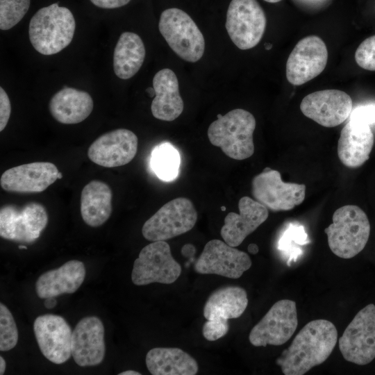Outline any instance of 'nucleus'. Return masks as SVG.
I'll return each mask as SVG.
<instances>
[{
	"label": "nucleus",
	"instance_id": "nucleus-27",
	"mask_svg": "<svg viewBox=\"0 0 375 375\" xmlns=\"http://www.w3.org/2000/svg\"><path fill=\"white\" fill-rule=\"evenodd\" d=\"M146 365L153 375H195L196 360L179 348L156 347L148 351Z\"/></svg>",
	"mask_w": 375,
	"mask_h": 375
},
{
	"label": "nucleus",
	"instance_id": "nucleus-3",
	"mask_svg": "<svg viewBox=\"0 0 375 375\" xmlns=\"http://www.w3.org/2000/svg\"><path fill=\"white\" fill-rule=\"evenodd\" d=\"M256 124L251 112L242 108L233 109L224 115H217V119L208 128V138L228 157L244 160L254 153L253 135Z\"/></svg>",
	"mask_w": 375,
	"mask_h": 375
},
{
	"label": "nucleus",
	"instance_id": "nucleus-11",
	"mask_svg": "<svg viewBox=\"0 0 375 375\" xmlns=\"http://www.w3.org/2000/svg\"><path fill=\"white\" fill-rule=\"evenodd\" d=\"M47 223V212L43 205L37 202L22 206L5 205L0 210V235L8 240L33 242Z\"/></svg>",
	"mask_w": 375,
	"mask_h": 375
},
{
	"label": "nucleus",
	"instance_id": "nucleus-33",
	"mask_svg": "<svg viewBox=\"0 0 375 375\" xmlns=\"http://www.w3.org/2000/svg\"><path fill=\"white\" fill-rule=\"evenodd\" d=\"M350 119L368 125L375 124V104L360 106L356 108L350 114Z\"/></svg>",
	"mask_w": 375,
	"mask_h": 375
},
{
	"label": "nucleus",
	"instance_id": "nucleus-29",
	"mask_svg": "<svg viewBox=\"0 0 375 375\" xmlns=\"http://www.w3.org/2000/svg\"><path fill=\"white\" fill-rule=\"evenodd\" d=\"M180 165L177 150L169 144L156 147L152 152L151 166L161 180L169 181L176 178Z\"/></svg>",
	"mask_w": 375,
	"mask_h": 375
},
{
	"label": "nucleus",
	"instance_id": "nucleus-15",
	"mask_svg": "<svg viewBox=\"0 0 375 375\" xmlns=\"http://www.w3.org/2000/svg\"><path fill=\"white\" fill-rule=\"evenodd\" d=\"M328 51L324 42L317 35L300 40L286 63V78L294 85H301L319 75L325 69Z\"/></svg>",
	"mask_w": 375,
	"mask_h": 375
},
{
	"label": "nucleus",
	"instance_id": "nucleus-42",
	"mask_svg": "<svg viewBox=\"0 0 375 375\" xmlns=\"http://www.w3.org/2000/svg\"><path fill=\"white\" fill-rule=\"evenodd\" d=\"M264 1L269 3H277V2L281 1V0H264Z\"/></svg>",
	"mask_w": 375,
	"mask_h": 375
},
{
	"label": "nucleus",
	"instance_id": "nucleus-21",
	"mask_svg": "<svg viewBox=\"0 0 375 375\" xmlns=\"http://www.w3.org/2000/svg\"><path fill=\"white\" fill-rule=\"evenodd\" d=\"M240 213L228 212L224 218L220 234L224 241L231 247H238L255 231L269 215L267 208L249 197L238 202Z\"/></svg>",
	"mask_w": 375,
	"mask_h": 375
},
{
	"label": "nucleus",
	"instance_id": "nucleus-31",
	"mask_svg": "<svg viewBox=\"0 0 375 375\" xmlns=\"http://www.w3.org/2000/svg\"><path fill=\"white\" fill-rule=\"evenodd\" d=\"M18 341V330L15 322L8 308L0 303V350L9 351L13 349Z\"/></svg>",
	"mask_w": 375,
	"mask_h": 375
},
{
	"label": "nucleus",
	"instance_id": "nucleus-18",
	"mask_svg": "<svg viewBox=\"0 0 375 375\" xmlns=\"http://www.w3.org/2000/svg\"><path fill=\"white\" fill-rule=\"evenodd\" d=\"M33 329L40 349L47 359L62 364L70 358L72 331L63 317L53 314L38 316Z\"/></svg>",
	"mask_w": 375,
	"mask_h": 375
},
{
	"label": "nucleus",
	"instance_id": "nucleus-23",
	"mask_svg": "<svg viewBox=\"0 0 375 375\" xmlns=\"http://www.w3.org/2000/svg\"><path fill=\"white\" fill-rule=\"evenodd\" d=\"M153 88L156 94L151 105L153 116L167 122L178 118L183 112L184 103L176 74L170 69H160L153 76Z\"/></svg>",
	"mask_w": 375,
	"mask_h": 375
},
{
	"label": "nucleus",
	"instance_id": "nucleus-9",
	"mask_svg": "<svg viewBox=\"0 0 375 375\" xmlns=\"http://www.w3.org/2000/svg\"><path fill=\"white\" fill-rule=\"evenodd\" d=\"M267 24L266 16L256 0H232L228 6L226 28L234 44L242 50L256 47Z\"/></svg>",
	"mask_w": 375,
	"mask_h": 375
},
{
	"label": "nucleus",
	"instance_id": "nucleus-34",
	"mask_svg": "<svg viewBox=\"0 0 375 375\" xmlns=\"http://www.w3.org/2000/svg\"><path fill=\"white\" fill-rule=\"evenodd\" d=\"M11 112V105L9 97L3 89L0 88V131L6 126Z\"/></svg>",
	"mask_w": 375,
	"mask_h": 375
},
{
	"label": "nucleus",
	"instance_id": "nucleus-43",
	"mask_svg": "<svg viewBox=\"0 0 375 375\" xmlns=\"http://www.w3.org/2000/svg\"><path fill=\"white\" fill-rule=\"evenodd\" d=\"M265 48H266V49H267V50H268V49H270L272 48V44H266V45H265Z\"/></svg>",
	"mask_w": 375,
	"mask_h": 375
},
{
	"label": "nucleus",
	"instance_id": "nucleus-22",
	"mask_svg": "<svg viewBox=\"0 0 375 375\" xmlns=\"http://www.w3.org/2000/svg\"><path fill=\"white\" fill-rule=\"evenodd\" d=\"M374 140L369 125L350 119L342 128L338 142L340 160L349 168L360 167L369 159Z\"/></svg>",
	"mask_w": 375,
	"mask_h": 375
},
{
	"label": "nucleus",
	"instance_id": "nucleus-16",
	"mask_svg": "<svg viewBox=\"0 0 375 375\" xmlns=\"http://www.w3.org/2000/svg\"><path fill=\"white\" fill-rule=\"evenodd\" d=\"M353 102L350 96L339 90L312 92L301 102L300 109L307 117L325 127H335L350 115Z\"/></svg>",
	"mask_w": 375,
	"mask_h": 375
},
{
	"label": "nucleus",
	"instance_id": "nucleus-12",
	"mask_svg": "<svg viewBox=\"0 0 375 375\" xmlns=\"http://www.w3.org/2000/svg\"><path fill=\"white\" fill-rule=\"evenodd\" d=\"M255 200L272 211H287L301 204L306 185L282 181L278 171L267 167L255 176L251 183Z\"/></svg>",
	"mask_w": 375,
	"mask_h": 375
},
{
	"label": "nucleus",
	"instance_id": "nucleus-25",
	"mask_svg": "<svg viewBox=\"0 0 375 375\" xmlns=\"http://www.w3.org/2000/svg\"><path fill=\"white\" fill-rule=\"evenodd\" d=\"M93 100L89 93L65 87L57 92L49 104L52 117L64 124H75L84 121L93 110Z\"/></svg>",
	"mask_w": 375,
	"mask_h": 375
},
{
	"label": "nucleus",
	"instance_id": "nucleus-19",
	"mask_svg": "<svg viewBox=\"0 0 375 375\" xmlns=\"http://www.w3.org/2000/svg\"><path fill=\"white\" fill-rule=\"evenodd\" d=\"M58 169L49 162H34L6 170L1 187L10 192L38 193L45 190L58 179Z\"/></svg>",
	"mask_w": 375,
	"mask_h": 375
},
{
	"label": "nucleus",
	"instance_id": "nucleus-30",
	"mask_svg": "<svg viewBox=\"0 0 375 375\" xmlns=\"http://www.w3.org/2000/svg\"><path fill=\"white\" fill-rule=\"evenodd\" d=\"M31 0H0V28L10 29L26 15Z\"/></svg>",
	"mask_w": 375,
	"mask_h": 375
},
{
	"label": "nucleus",
	"instance_id": "nucleus-41",
	"mask_svg": "<svg viewBox=\"0 0 375 375\" xmlns=\"http://www.w3.org/2000/svg\"><path fill=\"white\" fill-rule=\"evenodd\" d=\"M147 92H148V94H149V96L151 97H154L156 94H155V91H154V89L153 88H148L147 90Z\"/></svg>",
	"mask_w": 375,
	"mask_h": 375
},
{
	"label": "nucleus",
	"instance_id": "nucleus-32",
	"mask_svg": "<svg viewBox=\"0 0 375 375\" xmlns=\"http://www.w3.org/2000/svg\"><path fill=\"white\" fill-rule=\"evenodd\" d=\"M355 60L362 69L375 71V35L360 43L356 51Z\"/></svg>",
	"mask_w": 375,
	"mask_h": 375
},
{
	"label": "nucleus",
	"instance_id": "nucleus-1",
	"mask_svg": "<svg viewBox=\"0 0 375 375\" xmlns=\"http://www.w3.org/2000/svg\"><path fill=\"white\" fill-rule=\"evenodd\" d=\"M338 342L335 326L326 319L307 323L276 359L285 375H302L325 362Z\"/></svg>",
	"mask_w": 375,
	"mask_h": 375
},
{
	"label": "nucleus",
	"instance_id": "nucleus-2",
	"mask_svg": "<svg viewBox=\"0 0 375 375\" xmlns=\"http://www.w3.org/2000/svg\"><path fill=\"white\" fill-rule=\"evenodd\" d=\"M76 22L72 12L57 3L38 10L31 19L29 40L42 55L56 54L72 42Z\"/></svg>",
	"mask_w": 375,
	"mask_h": 375
},
{
	"label": "nucleus",
	"instance_id": "nucleus-40",
	"mask_svg": "<svg viewBox=\"0 0 375 375\" xmlns=\"http://www.w3.org/2000/svg\"><path fill=\"white\" fill-rule=\"evenodd\" d=\"M141 374L134 370H126L119 374V375H140Z\"/></svg>",
	"mask_w": 375,
	"mask_h": 375
},
{
	"label": "nucleus",
	"instance_id": "nucleus-5",
	"mask_svg": "<svg viewBox=\"0 0 375 375\" xmlns=\"http://www.w3.org/2000/svg\"><path fill=\"white\" fill-rule=\"evenodd\" d=\"M158 28L172 51L181 59L195 62L205 51V40L190 16L177 8L165 10L160 15Z\"/></svg>",
	"mask_w": 375,
	"mask_h": 375
},
{
	"label": "nucleus",
	"instance_id": "nucleus-35",
	"mask_svg": "<svg viewBox=\"0 0 375 375\" xmlns=\"http://www.w3.org/2000/svg\"><path fill=\"white\" fill-rule=\"evenodd\" d=\"M131 0H90L97 7L106 9L117 8L126 5Z\"/></svg>",
	"mask_w": 375,
	"mask_h": 375
},
{
	"label": "nucleus",
	"instance_id": "nucleus-14",
	"mask_svg": "<svg viewBox=\"0 0 375 375\" xmlns=\"http://www.w3.org/2000/svg\"><path fill=\"white\" fill-rule=\"evenodd\" d=\"M249 256L220 240L206 243L194 264V270L201 274H217L230 278H238L250 269Z\"/></svg>",
	"mask_w": 375,
	"mask_h": 375
},
{
	"label": "nucleus",
	"instance_id": "nucleus-46",
	"mask_svg": "<svg viewBox=\"0 0 375 375\" xmlns=\"http://www.w3.org/2000/svg\"><path fill=\"white\" fill-rule=\"evenodd\" d=\"M221 208H222V210H223V211H224L226 210V207H224V206H222Z\"/></svg>",
	"mask_w": 375,
	"mask_h": 375
},
{
	"label": "nucleus",
	"instance_id": "nucleus-4",
	"mask_svg": "<svg viewBox=\"0 0 375 375\" xmlns=\"http://www.w3.org/2000/svg\"><path fill=\"white\" fill-rule=\"evenodd\" d=\"M333 223L324 229L331 251L337 256L349 259L365 247L370 234L366 213L358 206L346 205L337 209Z\"/></svg>",
	"mask_w": 375,
	"mask_h": 375
},
{
	"label": "nucleus",
	"instance_id": "nucleus-37",
	"mask_svg": "<svg viewBox=\"0 0 375 375\" xmlns=\"http://www.w3.org/2000/svg\"><path fill=\"white\" fill-rule=\"evenodd\" d=\"M44 306L48 309H52L57 304V301L54 297H48L44 302Z\"/></svg>",
	"mask_w": 375,
	"mask_h": 375
},
{
	"label": "nucleus",
	"instance_id": "nucleus-38",
	"mask_svg": "<svg viewBox=\"0 0 375 375\" xmlns=\"http://www.w3.org/2000/svg\"><path fill=\"white\" fill-rule=\"evenodd\" d=\"M247 250L251 254H257L259 251V248L256 244L251 243L248 245Z\"/></svg>",
	"mask_w": 375,
	"mask_h": 375
},
{
	"label": "nucleus",
	"instance_id": "nucleus-26",
	"mask_svg": "<svg viewBox=\"0 0 375 375\" xmlns=\"http://www.w3.org/2000/svg\"><path fill=\"white\" fill-rule=\"evenodd\" d=\"M112 192L106 183L93 180L84 186L81 194L80 210L84 222L92 227L103 224L112 211Z\"/></svg>",
	"mask_w": 375,
	"mask_h": 375
},
{
	"label": "nucleus",
	"instance_id": "nucleus-24",
	"mask_svg": "<svg viewBox=\"0 0 375 375\" xmlns=\"http://www.w3.org/2000/svg\"><path fill=\"white\" fill-rule=\"evenodd\" d=\"M85 277V267L77 260L67 261L60 267L43 273L35 283L37 295L41 299L75 292Z\"/></svg>",
	"mask_w": 375,
	"mask_h": 375
},
{
	"label": "nucleus",
	"instance_id": "nucleus-17",
	"mask_svg": "<svg viewBox=\"0 0 375 375\" xmlns=\"http://www.w3.org/2000/svg\"><path fill=\"white\" fill-rule=\"evenodd\" d=\"M138 139L131 131L118 128L97 138L89 147L88 156L104 167H116L129 163L138 151Z\"/></svg>",
	"mask_w": 375,
	"mask_h": 375
},
{
	"label": "nucleus",
	"instance_id": "nucleus-36",
	"mask_svg": "<svg viewBox=\"0 0 375 375\" xmlns=\"http://www.w3.org/2000/svg\"><path fill=\"white\" fill-rule=\"evenodd\" d=\"M181 253L184 256H192L195 253V248L191 244H185L181 249Z\"/></svg>",
	"mask_w": 375,
	"mask_h": 375
},
{
	"label": "nucleus",
	"instance_id": "nucleus-6",
	"mask_svg": "<svg viewBox=\"0 0 375 375\" xmlns=\"http://www.w3.org/2000/svg\"><path fill=\"white\" fill-rule=\"evenodd\" d=\"M248 306L246 290L239 286H226L212 292L203 307L207 322L202 333L209 341L224 337L228 331V320L240 317Z\"/></svg>",
	"mask_w": 375,
	"mask_h": 375
},
{
	"label": "nucleus",
	"instance_id": "nucleus-10",
	"mask_svg": "<svg viewBox=\"0 0 375 375\" xmlns=\"http://www.w3.org/2000/svg\"><path fill=\"white\" fill-rule=\"evenodd\" d=\"M343 358L352 363L365 365L375 358V306L360 310L338 340Z\"/></svg>",
	"mask_w": 375,
	"mask_h": 375
},
{
	"label": "nucleus",
	"instance_id": "nucleus-13",
	"mask_svg": "<svg viewBox=\"0 0 375 375\" xmlns=\"http://www.w3.org/2000/svg\"><path fill=\"white\" fill-rule=\"evenodd\" d=\"M297 326L296 303L290 299H281L252 328L249 340L255 347L279 346L290 339Z\"/></svg>",
	"mask_w": 375,
	"mask_h": 375
},
{
	"label": "nucleus",
	"instance_id": "nucleus-39",
	"mask_svg": "<svg viewBox=\"0 0 375 375\" xmlns=\"http://www.w3.org/2000/svg\"><path fill=\"white\" fill-rule=\"evenodd\" d=\"M6 367V361L2 356H0V374L1 375L4 374Z\"/></svg>",
	"mask_w": 375,
	"mask_h": 375
},
{
	"label": "nucleus",
	"instance_id": "nucleus-8",
	"mask_svg": "<svg viewBox=\"0 0 375 375\" xmlns=\"http://www.w3.org/2000/svg\"><path fill=\"white\" fill-rule=\"evenodd\" d=\"M181 274V267L173 258L169 244L155 241L141 249L133 263L131 280L136 285L171 284Z\"/></svg>",
	"mask_w": 375,
	"mask_h": 375
},
{
	"label": "nucleus",
	"instance_id": "nucleus-28",
	"mask_svg": "<svg viewBox=\"0 0 375 375\" xmlns=\"http://www.w3.org/2000/svg\"><path fill=\"white\" fill-rule=\"evenodd\" d=\"M146 55L144 44L140 37L133 32L121 34L113 53V69L121 79L133 77L142 67Z\"/></svg>",
	"mask_w": 375,
	"mask_h": 375
},
{
	"label": "nucleus",
	"instance_id": "nucleus-7",
	"mask_svg": "<svg viewBox=\"0 0 375 375\" xmlns=\"http://www.w3.org/2000/svg\"><path fill=\"white\" fill-rule=\"evenodd\" d=\"M197 221V212L188 198L177 197L165 203L142 226L144 238L165 241L190 231Z\"/></svg>",
	"mask_w": 375,
	"mask_h": 375
},
{
	"label": "nucleus",
	"instance_id": "nucleus-20",
	"mask_svg": "<svg viewBox=\"0 0 375 375\" xmlns=\"http://www.w3.org/2000/svg\"><path fill=\"white\" fill-rule=\"evenodd\" d=\"M106 352L104 327L95 316L81 319L72 332V356L81 367L99 365Z\"/></svg>",
	"mask_w": 375,
	"mask_h": 375
},
{
	"label": "nucleus",
	"instance_id": "nucleus-45",
	"mask_svg": "<svg viewBox=\"0 0 375 375\" xmlns=\"http://www.w3.org/2000/svg\"><path fill=\"white\" fill-rule=\"evenodd\" d=\"M62 178V174L61 172H58V179H61Z\"/></svg>",
	"mask_w": 375,
	"mask_h": 375
},
{
	"label": "nucleus",
	"instance_id": "nucleus-44",
	"mask_svg": "<svg viewBox=\"0 0 375 375\" xmlns=\"http://www.w3.org/2000/svg\"><path fill=\"white\" fill-rule=\"evenodd\" d=\"M18 248L20 249H27V247L25 245H19L18 247Z\"/></svg>",
	"mask_w": 375,
	"mask_h": 375
}]
</instances>
